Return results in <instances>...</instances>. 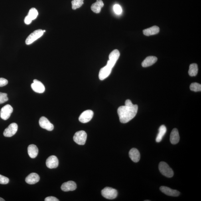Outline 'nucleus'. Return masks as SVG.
I'll use <instances>...</instances> for the list:
<instances>
[{
	"mask_svg": "<svg viewBox=\"0 0 201 201\" xmlns=\"http://www.w3.org/2000/svg\"><path fill=\"white\" fill-rule=\"evenodd\" d=\"M31 87L34 92L38 93H43L45 90L44 85L40 81L36 80H34Z\"/></svg>",
	"mask_w": 201,
	"mask_h": 201,
	"instance_id": "nucleus-12",
	"label": "nucleus"
},
{
	"mask_svg": "<svg viewBox=\"0 0 201 201\" xmlns=\"http://www.w3.org/2000/svg\"><path fill=\"white\" fill-rule=\"evenodd\" d=\"M104 6L102 0H98L96 3L91 5V9L93 12L97 14L100 13L101 9Z\"/></svg>",
	"mask_w": 201,
	"mask_h": 201,
	"instance_id": "nucleus-22",
	"label": "nucleus"
},
{
	"mask_svg": "<svg viewBox=\"0 0 201 201\" xmlns=\"http://www.w3.org/2000/svg\"><path fill=\"white\" fill-rule=\"evenodd\" d=\"M39 123L41 127L48 131H51L54 129L53 125L45 117L43 116L40 118Z\"/></svg>",
	"mask_w": 201,
	"mask_h": 201,
	"instance_id": "nucleus-9",
	"label": "nucleus"
},
{
	"mask_svg": "<svg viewBox=\"0 0 201 201\" xmlns=\"http://www.w3.org/2000/svg\"><path fill=\"white\" fill-rule=\"evenodd\" d=\"M166 132V128L165 126L164 125L161 126L159 128V133H158L156 139V141L157 142H159L162 141Z\"/></svg>",
	"mask_w": 201,
	"mask_h": 201,
	"instance_id": "nucleus-23",
	"label": "nucleus"
},
{
	"mask_svg": "<svg viewBox=\"0 0 201 201\" xmlns=\"http://www.w3.org/2000/svg\"><path fill=\"white\" fill-rule=\"evenodd\" d=\"M112 69V68L107 64L101 68L99 72V80H103L107 78L110 74Z\"/></svg>",
	"mask_w": 201,
	"mask_h": 201,
	"instance_id": "nucleus-11",
	"label": "nucleus"
},
{
	"mask_svg": "<svg viewBox=\"0 0 201 201\" xmlns=\"http://www.w3.org/2000/svg\"><path fill=\"white\" fill-rule=\"evenodd\" d=\"M198 64H193L190 65L188 70V74L191 76H195L198 74Z\"/></svg>",
	"mask_w": 201,
	"mask_h": 201,
	"instance_id": "nucleus-24",
	"label": "nucleus"
},
{
	"mask_svg": "<svg viewBox=\"0 0 201 201\" xmlns=\"http://www.w3.org/2000/svg\"><path fill=\"white\" fill-rule=\"evenodd\" d=\"M84 0H73L72 1V8L75 10L79 8L84 4Z\"/></svg>",
	"mask_w": 201,
	"mask_h": 201,
	"instance_id": "nucleus-25",
	"label": "nucleus"
},
{
	"mask_svg": "<svg viewBox=\"0 0 201 201\" xmlns=\"http://www.w3.org/2000/svg\"><path fill=\"white\" fill-rule=\"evenodd\" d=\"M102 196L108 199H113L116 198L118 192L116 190L112 188L106 187L101 191Z\"/></svg>",
	"mask_w": 201,
	"mask_h": 201,
	"instance_id": "nucleus-4",
	"label": "nucleus"
},
{
	"mask_svg": "<svg viewBox=\"0 0 201 201\" xmlns=\"http://www.w3.org/2000/svg\"><path fill=\"white\" fill-rule=\"evenodd\" d=\"M159 169L161 173L166 177L170 178L172 177L174 175L173 170L165 162H160L159 165Z\"/></svg>",
	"mask_w": 201,
	"mask_h": 201,
	"instance_id": "nucleus-2",
	"label": "nucleus"
},
{
	"mask_svg": "<svg viewBox=\"0 0 201 201\" xmlns=\"http://www.w3.org/2000/svg\"><path fill=\"white\" fill-rule=\"evenodd\" d=\"M8 100V98L7 97V94L0 92V104L5 103Z\"/></svg>",
	"mask_w": 201,
	"mask_h": 201,
	"instance_id": "nucleus-28",
	"label": "nucleus"
},
{
	"mask_svg": "<svg viewBox=\"0 0 201 201\" xmlns=\"http://www.w3.org/2000/svg\"><path fill=\"white\" fill-rule=\"evenodd\" d=\"M170 141L173 145L177 144L179 142L180 136L177 129L174 128L172 130L170 135Z\"/></svg>",
	"mask_w": 201,
	"mask_h": 201,
	"instance_id": "nucleus-18",
	"label": "nucleus"
},
{
	"mask_svg": "<svg viewBox=\"0 0 201 201\" xmlns=\"http://www.w3.org/2000/svg\"><path fill=\"white\" fill-rule=\"evenodd\" d=\"M129 155L132 161L135 162H139L141 158L138 150L134 148L130 150Z\"/></svg>",
	"mask_w": 201,
	"mask_h": 201,
	"instance_id": "nucleus-17",
	"label": "nucleus"
},
{
	"mask_svg": "<svg viewBox=\"0 0 201 201\" xmlns=\"http://www.w3.org/2000/svg\"><path fill=\"white\" fill-rule=\"evenodd\" d=\"M9 182L8 178L0 174V184H7Z\"/></svg>",
	"mask_w": 201,
	"mask_h": 201,
	"instance_id": "nucleus-30",
	"label": "nucleus"
},
{
	"mask_svg": "<svg viewBox=\"0 0 201 201\" xmlns=\"http://www.w3.org/2000/svg\"><path fill=\"white\" fill-rule=\"evenodd\" d=\"M43 34V30L40 29L36 30L28 36L25 41L26 44L27 45L31 44L36 40L41 37Z\"/></svg>",
	"mask_w": 201,
	"mask_h": 201,
	"instance_id": "nucleus-5",
	"label": "nucleus"
},
{
	"mask_svg": "<svg viewBox=\"0 0 201 201\" xmlns=\"http://www.w3.org/2000/svg\"><path fill=\"white\" fill-rule=\"evenodd\" d=\"M18 125L16 123H12L6 128L3 132V135L6 137H11L17 133Z\"/></svg>",
	"mask_w": 201,
	"mask_h": 201,
	"instance_id": "nucleus-7",
	"label": "nucleus"
},
{
	"mask_svg": "<svg viewBox=\"0 0 201 201\" xmlns=\"http://www.w3.org/2000/svg\"><path fill=\"white\" fill-rule=\"evenodd\" d=\"M32 20L31 18H30L29 16L27 15L25 18L24 19V22L27 25H29V24L31 23Z\"/></svg>",
	"mask_w": 201,
	"mask_h": 201,
	"instance_id": "nucleus-33",
	"label": "nucleus"
},
{
	"mask_svg": "<svg viewBox=\"0 0 201 201\" xmlns=\"http://www.w3.org/2000/svg\"><path fill=\"white\" fill-rule=\"evenodd\" d=\"M28 15L32 20H35L38 15V12L35 8H32L30 10Z\"/></svg>",
	"mask_w": 201,
	"mask_h": 201,
	"instance_id": "nucleus-26",
	"label": "nucleus"
},
{
	"mask_svg": "<svg viewBox=\"0 0 201 201\" xmlns=\"http://www.w3.org/2000/svg\"><path fill=\"white\" fill-rule=\"evenodd\" d=\"M13 111V108L11 105H6L1 109L0 112V117L3 120H7L11 116Z\"/></svg>",
	"mask_w": 201,
	"mask_h": 201,
	"instance_id": "nucleus-6",
	"label": "nucleus"
},
{
	"mask_svg": "<svg viewBox=\"0 0 201 201\" xmlns=\"http://www.w3.org/2000/svg\"><path fill=\"white\" fill-rule=\"evenodd\" d=\"M38 150L37 147L34 144H32L28 146V153L30 157L31 158H34L37 156Z\"/></svg>",
	"mask_w": 201,
	"mask_h": 201,
	"instance_id": "nucleus-21",
	"label": "nucleus"
},
{
	"mask_svg": "<svg viewBox=\"0 0 201 201\" xmlns=\"http://www.w3.org/2000/svg\"><path fill=\"white\" fill-rule=\"evenodd\" d=\"M76 184L74 181H70L63 183L61 187V188L63 191L69 192L73 191L76 189Z\"/></svg>",
	"mask_w": 201,
	"mask_h": 201,
	"instance_id": "nucleus-14",
	"label": "nucleus"
},
{
	"mask_svg": "<svg viewBox=\"0 0 201 201\" xmlns=\"http://www.w3.org/2000/svg\"><path fill=\"white\" fill-rule=\"evenodd\" d=\"M46 165L50 169L56 168L59 165V161L57 157L54 155L50 156L46 160Z\"/></svg>",
	"mask_w": 201,
	"mask_h": 201,
	"instance_id": "nucleus-13",
	"label": "nucleus"
},
{
	"mask_svg": "<svg viewBox=\"0 0 201 201\" xmlns=\"http://www.w3.org/2000/svg\"><path fill=\"white\" fill-rule=\"evenodd\" d=\"M43 32H46V30H43Z\"/></svg>",
	"mask_w": 201,
	"mask_h": 201,
	"instance_id": "nucleus-35",
	"label": "nucleus"
},
{
	"mask_svg": "<svg viewBox=\"0 0 201 201\" xmlns=\"http://www.w3.org/2000/svg\"><path fill=\"white\" fill-rule=\"evenodd\" d=\"M120 56V53L118 50L117 49L114 50L109 55V59L108 61L107 64L113 68L117 60H118Z\"/></svg>",
	"mask_w": 201,
	"mask_h": 201,
	"instance_id": "nucleus-10",
	"label": "nucleus"
},
{
	"mask_svg": "<svg viewBox=\"0 0 201 201\" xmlns=\"http://www.w3.org/2000/svg\"><path fill=\"white\" fill-rule=\"evenodd\" d=\"M159 28L158 26H154L151 28L144 30L143 32L144 35L148 36L155 35L159 33Z\"/></svg>",
	"mask_w": 201,
	"mask_h": 201,
	"instance_id": "nucleus-20",
	"label": "nucleus"
},
{
	"mask_svg": "<svg viewBox=\"0 0 201 201\" xmlns=\"http://www.w3.org/2000/svg\"><path fill=\"white\" fill-rule=\"evenodd\" d=\"M5 200L3 198H0V201H5Z\"/></svg>",
	"mask_w": 201,
	"mask_h": 201,
	"instance_id": "nucleus-34",
	"label": "nucleus"
},
{
	"mask_svg": "<svg viewBox=\"0 0 201 201\" xmlns=\"http://www.w3.org/2000/svg\"><path fill=\"white\" fill-rule=\"evenodd\" d=\"M138 108V105L133 104L130 99L126 100L125 105L120 107L117 110L120 122L126 123L131 120L137 115Z\"/></svg>",
	"mask_w": 201,
	"mask_h": 201,
	"instance_id": "nucleus-1",
	"label": "nucleus"
},
{
	"mask_svg": "<svg viewBox=\"0 0 201 201\" xmlns=\"http://www.w3.org/2000/svg\"><path fill=\"white\" fill-rule=\"evenodd\" d=\"M191 90L194 92H198L201 91V85L198 83H193L190 85V87Z\"/></svg>",
	"mask_w": 201,
	"mask_h": 201,
	"instance_id": "nucleus-27",
	"label": "nucleus"
},
{
	"mask_svg": "<svg viewBox=\"0 0 201 201\" xmlns=\"http://www.w3.org/2000/svg\"><path fill=\"white\" fill-rule=\"evenodd\" d=\"M40 177L36 173H32L25 178V181L29 184H34L39 181Z\"/></svg>",
	"mask_w": 201,
	"mask_h": 201,
	"instance_id": "nucleus-16",
	"label": "nucleus"
},
{
	"mask_svg": "<svg viewBox=\"0 0 201 201\" xmlns=\"http://www.w3.org/2000/svg\"><path fill=\"white\" fill-rule=\"evenodd\" d=\"M87 134L84 131L76 132L74 137V141L79 145H85L87 139Z\"/></svg>",
	"mask_w": 201,
	"mask_h": 201,
	"instance_id": "nucleus-3",
	"label": "nucleus"
},
{
	"mask_svg": "<svg viewBox=\"0 0 201 201\" xmlns=\"http://www.w3.org/2000/svg\"><path fill=\"white\" fill-rule=\"evenodd\" d=\"M8 84V81L4 78H0V87L6 86Z\"/></svg>",
	"mask_w": 201,
	"mask_h": 201,
	"instance_id": "nucleus-31",
	"label": "nucleus"
},
{
	"mask_svg": "<svg viewBox=\"0 0 201 201\" xmlns=\"http://www.w3.org/2000/svg\"><path fill=\"white\" fill-rule=\"evenodd\" d=\"M45 201H59L55 197L53 196L48 197L45 199Z\"/></svg>",
	"mask_w": 201,
	"mask_h": 201,
	"instance_id": "nucleus-32",
	"label": "nucleus"
},
{
	"mask_svg": "<svg viewBox=\"0 0 201 201\" xmlns=\"http://www.w3.org/2000/svg\"><path fill=\"white\" fill-rule=\"evenodd\" d=\"M160 189L162 193L166 195L177 197L180 194V192L178 191L177 190H172L170 188L167 187L161 186L160 187Z\"/></svg>",
	"mask_w": 201,
	"mask_h": 201,
	"instance_id": "nucleus-15",
	"label": "nucleus"
},
{
	"mask_svg": "<svg viewBox=\"0 0 201 201\" xmlns=\"http://www.w3.org/2000/svg\"><path fill=\"white\" fill-rule=\"evenodd\" d=\"M94 112L91 110H87L83 112L79 117V120L81 122L85 123L88 122L92 118Z\"/></svg>",
	"mask_w": 201,
	"mask_h": 201,
	"instance_id": "nucleus-8",
	"label": "nucleus"
},
{
	"mask_svg": "<svg viewBox=\"0 0 201 201\" xmlns=\"http://www.w3.org/2000/svg\"><path fill=\"white\" fill-rule=\"evenodd\" d=\"M158 59L154 56H148L142 62V65L144 68L152 65L157 62Z\"/></svg>",
	"mask_w": 201,
	"mask_h": 201,
	"instance_id": "nucleus-19",
	"label": "nucleus"
},
{
	"mask_svg": "<svg viewBox=\"0 0 201 201\" xmlns=\"http://www.w3.org/2000/svg\"><path fill=\"white\" fill-rule=\"evenodd\" d=\"M149 201L150 200H145V201Z\"/></svg>",
	"mask_w": 201,
	"mask_h": 201,
	"instance_id": "nucleus-36",
	"label": "nucleus"
},
{
	"mask_svg": "<svg viewBox=\"0 0 201 201\" xmlns=\"http://www.w3.org/2000/svg\"><path fill=\"white\" fill-rule=\"evenodd\" d=\"M114 11L117 15H120L122 12V9L121 6L118 4H115L114 6Z\"/></svg>",
	"mask_w": 201,
	"mask_h": 201,
	"instance_id": "nucleus-29",
	"label": "nucleus"
}]
</instances>
